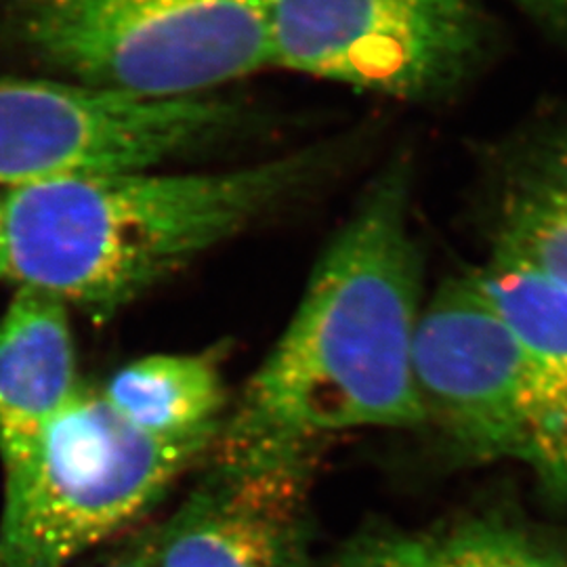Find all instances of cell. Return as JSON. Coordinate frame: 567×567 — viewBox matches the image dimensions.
I'll list each match as a JSON object with an SVG mask.
<instances>
[{"mask_svg": "<svg viewBox=\"0 0 567 567\" xmlns=\"http://www.w3.org/2000/svg\"><path fill=\"white\" fill-rule=\"evenodd\" d=\"M408 173L365 189L311 271L282 337L213 446L215 465L313 452L328 435L425 425L414 383L423 264L408 225Z\"/></svg>", "mask_w": 567, "mask_h": 567, "instance_id": "6da1fadb", "label": "cell"}, {"mask_svg": "<svg viewBox=\"0 0 567 567\" xmlns=\"http://www.w3.org/2000/svg\"><path fill=\"white\" fill-rule=\"evenodd\" d=\"M322 154L227 173L128 171L13 187L4 280L107 318L303 189Z\"/></svg>", "mask_w": 567, "mask_h": 567, "instance_id": "7a4b0ae2", "label": "cell"}, {"mask_svg": "<svg viewBox=\"0 0 567 567\" xmlns=\"http://www.w3.org/2000/svg\"><path fill=\"white\" fill-rule=\"evenodd\" d=\"M0 25L76 84L145 100L271 65L265 0H0Z\"/></svg>", "mask_w": 567, "mask_h": 567, "instance_id": "3957f363", "label": "cell"}, {"mask_svg": "<svg viewBox=\"0 0 567 567\" xmlns=\"http://www.w3.org/2000/svg\"><path fill=\"white\" fill-rule=\"evenodd\" d=\"M412 358L425 425L465 458L526 466L567 505V389L471 274L444 284L423 307Z\"/></svg>", "mask_w": 567, "mask_h": 567, "instance_id": "277c9868", "label": "cell"}, {"mask_svg": "<svg viewBox=\"0 0 567 567\" xmlns=\"http://www.w3.org/2000/svg\"><path fill=\"white\" fill-rule=\"evenodd\" d=\"M213 442H163L124 423L81 385L20 484L4 492L0 567H65L121 532Z\"/></svg>", "mask_w": 567, "mask_h": 567, "instance_id": "5b68a950", "label": "cell"}, {"mask_svg": "<svg viewBox=\"0 0 567 567\" xmlns=\"http://www.w3.org/2000/svg\"><path fill=\"white\" fill-rule=\"evenodd\" d=\"M238 124L240 110L210 95L145 100L0 76V185L150 171L224 140Z\"/></svg>", "mask_w": 567, "mask_h": 567, "instance_id": "8992f818", "label": "cell"}, {"mask_svg": "<svg viewBox=\"0 0 567 567\" xmlns=\"http://www.w3.org/2000/svg\"><path fill=\"white\" fill-rule=\"evenodd\" d=\"M271 65L398 100H429L475 68V0H265Z\"/></svg>", "mask_w": 567, "mask_h": 567, "instance_id": "52a82bcc", "label": "cell"}, {"mask_svg": "<svg viewBox=\"0 0 567 567\" xmlns=\"http://www.w3.org/2000/svg\"><path fill=\"white\" fill-rule=\"evenodd\" d=\"M313 452L215 465L145 545L150 567H303Z\"/></svg>", "mask_w": 567, "mask_h": 567, "instance_id": "ba28073f", "label": "cell"}, {"mask_svg": "<svg viewBox=\"0 0 567 567\" xmlns=\"http://www.w3.org/2000/svg\"><path fill=\"white\" fill-rule=\"evenodd\" d=\"M68 305L20 288L0 318V465L4 492L20 484L47 431L79 386Z\"/></svg>", "mask_w": 567, "mask_h": 567, "instance_id": "9c48e42d", "label": "cell"}, {"mask_svg": "<svg viewBox=\"0 0 567 567\" xmlns=\"http://www.w3.org/2000/svg\"><path fill=\"white\" fill-rule=\"evenodd\" d=\"M124 423L163 442H217L225 421L221 368L206 353H156L100 389Z\"/></svg>", "mask_w": 567, "mask_h": 567, "instance_id": "30bf717a", "label": "cell"}, {"mask_svg": "<svg viewBox=\"0 0 567 567\" xmlns=\"http://www.w3.org/2000/svg\"><path fill=\"white\" fill-rule=\"evenodd\" d=\"M494 255L567 286V124L543 135L503 185Z\"/></svg>", "mask_w": 567, "mask_h": 567, "instance_id": "8fae6325", "label": "cell"}, {"mask_svg": "<svg viewBox=\"0 0 567 567\" xmlns=\"http://www.w3.org/2000/svg\"><path fill=\"white\" fill-rule=\"evenodd\" d=\"M471 278L527 351L567 389L566 284L496 255Z\"/></svg>", "mask_w": 567, "mask_h": 567, "instance_id": "7c38bea8", "label": "cell"}, {"mask_svg": "<svg viewBox=\"0 0 567 567\" xmlns=\"http://www.w3.org/2000/svg\"><path fill=\"white\" fill-rule=\"evenodd\" d=\"M429 545L431 567H567L557 548L496 522H471Z\"/></svg>", "mask_w": 567, "mask_h": 567, "instance_id": "4fadbf2b", "label": "cell"}, {"mask_svg": "<svg viewBox=\"0 0 567 567\" xmlns=\"http://www.w3.org/2000/svg\"><path fill=\"white\" fill-rule=\"evenodd\" d=\"M324 567H431L429 538L370 529L339 548Z\"/></svg>", "mask_w": 567, "mask_h": 567, "instance_id": "5bb4252c", "label": "cell"}, {"mask_svg": "<svg viewBox=\"0 0 567 567\" xmlns=\"http://www.w3.org/2000/svg\"><path fill=\"white\" fill-rule=\"evenodd\" d=\"M534 20L557 32H567V0H513Z\"/></svg>", "mask_w": 567, "mask_h": 567, "instance_id": "9a60e30c", "label": "cell"}, {"mask_svg": "<svg viewBox=\"0 0 567 567\" xmlns=\"http://www.w3.org/2000/svg\"><path fill=\"white\" fill-rule=\"evenodd\" d=\"M105 567H150V561H147V557H145V550L140 548L135 555H128V557L118 559V561H114V564H110V566Z\"/></svg>", "mask_w": 567, "mask_h": 567, "instance_id": "2e32d148", "label": "cell"}, {"mask_svg": "<svg viewBox=\"0 0 567 567\" xmlns=\"http://www.w3.org/2000/svg\"><path fill=\"white\" fill-rule=\"evenodd\" d=\"M0 280H4V208L0 198Z\"/></svg>", "mask_w": 567, "mask_h": 567, "instance_id": "e0dca14e", "label": "cell"}]
</instances>
